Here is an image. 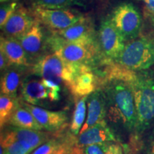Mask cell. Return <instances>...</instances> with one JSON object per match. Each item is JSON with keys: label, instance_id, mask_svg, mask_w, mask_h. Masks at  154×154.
Here are the masks:
<instances>
[{"label": "cell", "instance_id": "obj_1", "mask_svg": "<svg viewBox=\"0 0 154 154\" xmlns=\"http://www.w3.org/2000/svg\"><path fill=\"white\" fill-rule=\"evenodd\" d=\"M100 85L106 102V118L128 131H136L137 115L129 84L121 80L109 79L102 80Z\"/></svg>", "mask_w": 154, "mask_h": 154}, {"label": "cell", "instance_id": "obj_2", "mask_svg": "<svg viewBox=\"0 0 154 154\" xmlns=\"http://www.w3.org/2000/svg\"><path fill=\"white\" fill-rule=\"evenodd\" d=\"M136 104L137 124L136 134H143L154 124V72H136L128 83Z\"/></svg>", "mask_w": 154, "mask_h": 154}, {"label": "cell", "instance_id": "obj_3", "mask_svg": "<svg viewBox=\"0 0 154 154\" xmlns=\"http://www.w3.org/2000/svg\"><path fill=\"white\" fill-rule=\"evenodd\" d=\"M47 42L54 53L67 63H84L90 66L100 55L103 57L96 41L69 42L53 34L52 36L48 38Z\"/></svg>", "mask_w": 154, "mask_h": 154}, {"label": "cell", "instance_id": "obj_4", "mask_svg": "<svg viewBox=\"0 0 154 154\" xmlns=\"http://www.w3.org/2000/svg\"><path fill=\"white\" fill-rule=\"evenodd\" d=\"M116 62L134 72L149 70L154 66V42L146 37L129 41Z\"/></svg>", "mask_w": 154, "mask_h": 154}, {"label": "cell", "instance_id": "obj_5", "mask_svg": "<svg viewBox=\"0 0 154 154\" xmlns=\"http://www.w3.org/2000/svg\"><path fill=\"white\" fill-rule=\"evenodd\" d=\"M65 85L74 97L82 98L99 89L100 80L88 65L69 63V74Z\"/></svg>", "mask_w": 154, "mask_h": 154}, {"label": "cell", "instance_id": "obj_6", "mask_svg": "<svg viewBox=\"0 0 154 154\" xmlns=\"http://www.w3.org/2000/svg\"><path fill=\"white\" fill-rule=\"evenodd\" d=\"M111 21L126 41L137 38L142 29V17L131 3H122L113 9Z\"/></svg>", "mask_w": 154, "mask_h": 154}, {"label": "cell", "instance_id": "obj_7", "mask_svg": "<svg viewBox=\"0 0 154 154\" xmlns=\"http://www.w3.org/2000/svg\"><path fill=\"white\" fill-rule=\"evenodd\" d=\"M34 19L51 32L63 30L78 22L83 17L69 9H47L33 6L31 11Z\"/></svg>", "mask_w": 154, "mask_h": 154}, {"label": "cell", "instance_id": "obj_8", "mask_svg": "<svg viewBox=\"0 0 154 154\" xmlns=\"http://www.w3.org/2000/svg\"><path fill=\"white\" fill-rule=\"evenodd\" d=\"M99 47L105 59L116 61L126 47V41L114 26L111 18L101 22L99 32Z\"/></svg>", "mask_w": 154, "mask_h": 154}, {"label": "cell", "instance_id": "obj_9", "mask_svg": "<svg viewBox=\"0 0 154 154\" xmlns=\"http://www.w3.org/2000/svg\"><path fill=\"white\" fill-rule=\"evenodd\" d=\"M22 104L32 113L43 130L50 132L60 131L67 126L68 116L65 111L47 110L26 102Z\"/></svg>", "mask_w": 154, "mask_h": 154}, {"label": "cell", "instance_id": "obj_10", "mask_svg": "<svg viewBox=\"0 0 154 154\" xmlns=\"http://www.w3.org/2000/svg\"><path fill=\"white\" fill-rule=\"evenodd\" d=\"M66 69V62L54 52L38 59L33 66L34 74L60 84Z\"/></svg>", "mask_w": 154, "mask_h": 154}, {"label": "cell", "instance_id": "obj_11", "mask_svg": "<svg viewBox=\"0 0 154 154\" xmlns=\"http://www.w3.org/2000/svg\"><path fill=\"white\" fill-rule=\"evenodd\" d=\"M36 22L32 12L23 6H18L16 11L2 28L4 36L19 38L26 34Z\"/></svg>", "mask_w": 154, "mask_h": 154}, {"label": "cell", "instance_id": "obj_12", "mask_svg": "<svg viewBox=\"0 0 154 154\" xmlns=\"http://www.w3.org/2000/svg\"><path fill=\"white\" fill-rule=\"evenodd\" d=\"M69 42H93L95 39V30L93 22L88 17H83L72 26L63 30L51 32Z\"/></svg>", "mask_w": 154, "mask_h": 154}, {"label": "cell", "instance_id": "obj_13", "mask_svg": "<svg viewBox=\"0 0 154 154\" xmlns=\"http://www.w3.org/2000/svg\"><path fill=\"white\" fill-rule=\"evenodd\" d=\"M87 106V116L80 133L84 132L102 121H104L106 117V102L101 89L99 88L88 96Z\"/></svg>", "mask_w": 154, "mask_h": 154}, {"label": "cell", "instance_id": "obj_14", "mask_svg": "<svg viewBox=\"0 0 154 154\" xmlns=\"http://www.w3.org/2000/svg\"><path fill=\"white\" fill-rule=\"evenodd\" d=\"M76 142L79 147H84L90 144L103 142H117V140L104 120L90 127L84 132L79 133L76 138Z\"/></svg>", "mask_w": 154, "mask_h": 154}, {"label": "cell", "instance_id": "obj_15", "mask_svg": "<svg viewBox=\"0 0 154 154\" xmlns=\"http://www.w3.org/2000/svg\"><path fill=\"white\" fill-rule=\"evenodd\" d=\"M0 51L5 54L11 66L20 67L31 66L27 54L16 38L2 36Z\"/></svg>", "mask_w": 154, "mask_h": 154}, {"label": "cell", "instance_id": "obj_16", "mask_svg": "<svg viewBox=\"0 0 154 154\" xmlns=\"http://www.w3.org/2000/svg\"><path fill=\"white\" fill-rule=\"evenodd\" d=\"M17 39L27 54L29 60L39 57L45 47L42 26L36 20L32 27L24 35L17 38Z\"/></svg>", "mask_w": 154, "mask_h": 154}, {"label": "cell", "instance_id": "obj_17", "mask_svg": "<svg viewBox=\"0 0 154 154\" xmlns=\"http://www.w3.org/2000/svg\"><path fill=\"white\" fill-rule=\"evenodd\" d=\"M22 96L26 103L34 106L47 99L49 100V91L42 80L32 79L23 83Z\"/></svg>", "mask_w": 154, "mask_h": 154}, {"label": "cell", "instance_id": "obj_18", "mask_svg": "<svg viewBox=\"0 0 154 154\" xmlns=\"http://www.w3.org/2000/svg\"><path fill=\"white\" fill-rule=\"evenodd\" d=\"M19 67L20 66H15V68L12 69L9 68L5 71L1 79V94L16 97L22 75Z\"/></svg>", "mask_w": 154, "mask_h": 154}, {"label": "cell", "instance_id": "obj_19", "mask_svg": "<svg viewBox=\"0 0 154 154\" xmlns=\"http://www.w3.org/2000/svg\"><path fill=\"white\" fill-rule=\"evenodd\" d=\"M8 124L18 128L36 131L43 130L32 113L26 108L21 106L20 105L15 110Z\"/></svg>", "mask_w": 154, "mask_h": 154}, {"label": "cell", "instance_id": "obj_20", "mask_svg": "<svg viewBox=\"0 0 154 154\" xmlns=\"http://www.w3.org/2000/svg\"><path fill=\"white\" fill-rule=\"evenodd\" d=\"M76 101L74 112H73L72 122L70 125V131L74 136L79 134L84 121H86V101L88 96H84L82 98H77Z\"/></svg>", "mask_w": 154, "mask_h": 154}, {"label": "cell", "instance_id": "obj_21", "mask_svg": "<svg viewBox=\"0 0 154 154\" xmlns=\"http://www.w3.org/2000/svg\"><path fill=\"white\" fill-rule=\"evenodd\" d=\"M20 102L16 97L3 95L0 96V125L2 128L6 124H8L9 121L14 114L17 107L20 105Z\"/></svg>", "mask_w": 154, "mask_h": 154}, {"label": "cell", "instance_id": "obj_22", "mask_svg": "<svg viewBox=\"0 0 154 154\" xmlns=\"http://www.w3.org/2000/svg\"><path fill=\"white\" fill-rule=\"evenodd\" d=\"M72 134H62L59 131L57 133L55 136H54L47 142L42 144L34 150L31 154H51L59 149L63 145H64L69 138L72 137Z\"/></svg>", "mask_w": 154, "mask_h": 154}, {"label": "cell", "instance_id": "obj_23", "mask_svg": "<svg viewBox=\"0 0 154 154\" xmlns=\"http://www.w3.org/2000/svg\"><path fill=\"white\" fill-rule=\"evenodd\" d=\"M85 0H34V6L47 9H67L71 6L84 5Z\"/></svg>", "mask_w": 154, "mask_h": 154}, {"label": "cell", "instance_id": "obj_24", "mask_svg": "<svg viewBox=\"0 0 154 154\" xmlns=\"http://www.w3.org/2000/svg\"><path fill=\"white\" fill-rule=\"evenodd\" d=\"M76 136L72 135L64 145L51 154H83L82 149L76 144Z\"/></svg>", "mask_w": 154, "mask_h": 154}, {"label": "cell", "instance_id": "obj_25", "mask_svg": "<svg viewBox=\"0 0 154 154\" xmlns=\"http://www.w3.org/2000/svg\"><path fill=\"white\" fill-rule=\"evenodd\" d=\"M18 6V4L15 2L7 3L6 5L1 6V9H0V26H1V29L3 27L4 25L10 18L11 15L14 14Z\"/></svg>", "mask_w": 154, "mask_h": 154}, {"label": "cell", "instance_id": "obj_26", "mask_svg": "<svg viewBox=\"0 0 154 154\" xmlns=\"http://www.w3.org/2000/svg\"><path fill=\"white\" fill-rule=\"evenodd\" d=\"M42 82L44 85L47 87L49 91V101H57L60 99V84H57L54 82L48 79H42Z\"/></svg>", "mask_w": 154, "mask_h": 154}, {"label": "cell", "instance_id": "obj_27", "mask_svg": "<svg viewBox=\"0 0 154 154\" xmlns=\"http://www.w3.org/2000/svg\"><path fill=\"white\" fill-rule=\"evenodd\" d=\"M110 143L111 142L90 144L81 148L82 149L83 154H106Z\"/></svg>", "mask_w": 154, "mask_h": 154}, {"label": "cell", "instance_id": "obj_28", "mask_svg": "<svg viewBox=\"0 0 154 154\" xmlns=\"http://www.w3.org/2000/svg\"><path fill=\"white\" fill-rule=\"evenodd\" d=\"M138 136H132L131 138L129 143L123 145L124 154H138L139 153V140Z\"/></svg>", "mask_w": 154, "mask_h": 154}, {"label": "cell", "instance_id": "obj_29", "mask_svg": "<svg viewBox=\"0 0 154 154\" xmlns=\"http://www.w3.org/2000/svg\"><path fill=\"white\" fill-rule=\"evenodd\" d=\"M106 154H124L123 146L117 142H111L109 145Z\"/></svg>", "mask_w": 154, "mask_h": 154}, {"label": "cell", "instance_id": "obj_30", "mask_svg": "<svg viewBox=\"0 0 154 154\" xmlns=\"http://www.w3.org/2000/svg\"><path fill=\"white\" fill-rule=\"evenodd\" d=\"M146 5V11L150 19H154V0H142Z\"/></svg>", "mask_w": 154, "mask_h": 154}, {"label": "cell", "instance_id": "obj_31", "mask_svg": "<svg viewBox=\"0 0 154 154\" xmlns=\"http://www.w3.org/2000/svg\"><path fill=\"white\" fill-rule=\"evenodd\" d=\"M9 66H11L9 63L8 59L6 57L5 54L2 51H0V69H1V72H2V71L5 72L7 69H9Z\"/></svg>", "mask_w": 154, "mask_h": 154}, {"label": "cell", "instance_id": "obj_32", "mask_svg": "<svg viewBox=\"0 0 154 154\" xmlns=\"http://www.w3.org/2000/svg\"><path fill=\"white\" fill-rule=\"evenodd\" d=\"M147 154H154V136L150 140L147 148Z\"/></svg>", "mask_w": 154, "mask_h": 154}, {"label": "cell", "instance_id": "obj_33", "mask_svg": "<svg viewBox=\"0 0 154 154\" xmlns=\"http://www.w3.org/2000/svg\"><path fill=\"white\" fill-rule=\"evenodd\" d=\"M10 1V0H0V2H1V3H5V2H7Z\"/></svg>", "mask_w": 154, "mask_h": 154}, {"label": "cell", "instance_id": "obj_34", "mask_svg": "<svg viewBox=\"0 0 154 154\" xmlns=\"http://www.w3.org/2000/svg\"><path fill=\"white\" fill-rule=\"evenodd\" d=\"M151 22L153 23V26H154V19H151Z\"/></svg>", "mask_w": 154, "mask_h": 154}]
</instances>
